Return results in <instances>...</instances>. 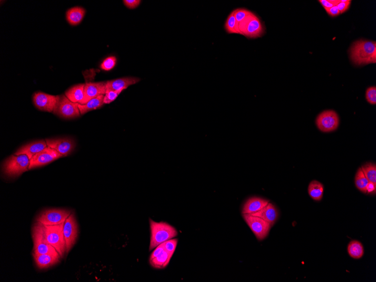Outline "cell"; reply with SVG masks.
<instances>
[{
    "label": "cell",
    "mask_w": 376,
    "mask_h": 282,
    "mask_svg": "<svg viewBox=\"0 0 376 282\" xmlns=\"http://www.w3.org/2000/svg\"><path fill=\"white\" fill-rule=\"evenodd\" d=\"M349 53L350 60L354 64H375L376 63V43L368 40H358L352 44Z\"/></svg>",
    "instance_id": "obj_1"
},
{
    "label": "cell",
    "mask_w": 376,
    "mask_h": 282,
    "mask_svg": "<svg viewBox=\"0 0 376 282\" xmlns=\"http://www.w3.org/2000/svg\"><path fill=\"white\" fill-rule=\"evenodd\" d=\"M151 237L149 250H152L159 244L174 239L178 233L174 226L165 222H156L149 219Z\"/></svg>",
    "instance_id": "obj_2"
},
{
    "label": "cell",
    "mask_w": 376,
    "mask_h": 282,
    "mask_svg": "<svg viewBox=\"0 0 376 282\" xmlns=\"http://www.w3.org/2000/svg\"><path fill=\"white\" fill-rule=\"evenodd\" d=\"M239 35L247 39L261 38L265 34V28L260 18L253 12L238 23Z\"/></svg>",
    "instance_id": "obj_3"
},
{
    "label": "cell",
    "mask_w": 376,
    "mask_h": 282,
    "mask_svg": "<svg viewBox=\"0 0 376 282\" xmlns=\"http://www.w3.org/2000/svg\"><path fill=\"white\" fill-rule=\"evenodd\" d=\"M64 223L57 225H43L46 240L56 249L61 256L64 258L66 254V243L63 233Z\"/></svg>",
    "instance_id": "obj_4"
},
{
    "label": "cell",
    "mask_w": 376,
    "mask_h": 282,
    "mask_svg": "<svg viewBox=\"0 0 376 282\" xmlns=\"http://www.w3.org/2000/svg\"><path fill=\"white\" fill-rule=\"evenodd\" d=\"M31 160L25 155H12L3 163V172L7 177L14 178L29 170Z\"/></svg>",
    "instance_id": "obj_5"
},
{
    "label": "cell",
    "mask_w": 376,
    "mask_h": 282,
    "mask_svg": "<svg viewBox=\"0 0 376 282\" xmlns=\"http://www.w3.org/2000/svg\"><path fill=\"white\" fill-rule=\"evenodd\" d=\"M32 237L34 254H59L47 241L44 229L41 223L37 222L33 226Z\"/></svg>",
    "instance_id": "obj_6"
},
{
    "label": "cell",
    "mask_w": 376,
    "mask_h": 282,
    "mask_svg": "<svg viewBox=\"0 0 376 282\" xmlns=\"http://www.w3.org/2000/svg\"><path fill=\"white\" fill-rule=\"evenodd\" d=\"M79 104L78 102H73L65 95H62L59 96L56 107L53 113L64 119L78 118L81 115Z\"/></svg>",
    "instance_id": "obj_7"
},
{
    "label": "cell",
    "mask_w": 376,
    "mask_h": 282,
    "mask_svg": "<svg viewBox=\"0 0 376 282\" xmlns=\"http://www.w3.org/2000/svg\"><path fill=\"white\" fill-rule=\"evenodd\" d=\"M243 218L258 240L262 241L267 237L272 227L268 222L251 214H243Z\"/></svg>",
    "instance_id": "obj_8"
},
{
    "label": "cell",
    "mask_w": 376,
    "mask_h": 282,
    "mask_svg": "<svg viewBox=\"0 0 376 282\" xmlns=\"http://www.w3.org/2000/svg\"><path fill=\"white\" fill-rule=\"evenodd\" d=\"M71 212L64 209H50L42 212L36 221L43 225H57L65 222Z\"/></svg>",
    "instance_id": "obj_9"
},
{
    "label": "cell",
    "mask_w": 376,
    "mask_h": 282,
    "mask_svg": "<svg viewBox=\"0 0 376 282\" xmlns=\"http://www.w3.org/2000/svg\"><path fill=\"white\" fill-rule=\"evenodd\" d=\"M339 123V117L333 110H327L320 113L316 119L317 128L324 133H330L336 130Z\"/></svg>",
    "instance_id": "obj_10"
},
{
    "label": "cell",
    "mask_w": 376,
    "mask_h": 282,
    "mask_svg": "<svg viewBox=\"0 0 376 282\" xmlns=\"http://www.w3.org/2000/svg\"><path fill=\"white\" fill-rule=\"evenodd\" d=\"M62 157L63 156L56 150L47 146L43 151L32 157L29 170L46 165Z\"/></svg>",
    "instance_id": "obj_11"
},
{
    "label": "cell",
    "mask_w": 376,
    "mask_h": 282,
    "mask_svg": "<svg viewBox=\"0 0 376 282\" xmlns=\"http://www.w3.org/2000/svg\"><path fill=\"white\" fill-rule=\"evenodd\" d=\"M78 222L74 214L70 216L65 222L63 227V233L66 243V254L71 251L74 246L78 237L79 228Z\"/></svg>",
    "instance_id": "obj_12"
},
{
    "label": "cell",
    "mask_w": 376,
    "mask_h": 282,
    "mask_svg": "<svg viewBox=\"0 0 376 282\" xmlns=\"http://www.w3.org/2000/svg\"><path fill=\"white\" fill-rule=\"evenodd\" d=\"M59 97V96L38 92L35 93L33 96V102L35 107L40 111L53 112Z\"/></svg>",
    "instance_id": "obj_13"
},
{
    "label": "cell",
    "mask_w": 376,
    "mask_h": 282,
    "mask_svg": "<svg viewBox=\"0 0 376 282\" xmlns=\"http://www.w3.org/2000/svg\"><path fill=\"white\" fill-rule=\"evenodd\" d=\"M46 142L47 146L56 150L63 157L68 156L76 146L75 141L69 138L47 139Z\"/></svg>",
    "instance_id": "obj_14"
},
{
    "label": "cell",
    "mask_w": 376,
    "mask_h": 282,
    "mask_svg": "<svg viewBox=\"0 0 376 282\" xmlns=\"http://www.w3.org/2000/svg\"><path fill=\"white\" fill-rule=\"evenodd\" d=\"M106 92H107L106 82L86 83L85 90H84L85 95H84L83 100L80 104H85L93 99L99 95L105 94Z\"/></svg>",
    "instance_id": "obj_15"
},
{
    "label": "cell",
    "mask_w": 376,
    "mask_h": 282,
    "mask_svg": "<svg viewBox=\"0 0 376 282\" xmlns=\"http://www.w3.org/2000/svg\"><path fill=\"white\" fill-rule=\"evenodd\" d=\"M47 146L46 141L41 140L30 142L21 146L14 154L15 155H25L31 160L36 154L41 152Z\"/></svg>",
    "instance_id": "obj_16"
},
{
    "label": "cell",
    "mask_w": 376,
    "mask_h": 282,
    "mask_svg": "<svg viewBox=\"0 0 376 282\" xmlns=\"http://www.w3.org/2000/svg\"><path fill=\"white\" fill-rule=\"evenodd\" d=\"M140 80L138 78H131V77L108 81L106 82L107 92L108 91H122L129 86L137 83Z\"/></svg>",
    "instance_id": "obj_17"
},
{
    "label": "cell",
    "mask_w": 376,
    "mask_h": 282,
    "mask_svg": "<svg viewBox=\"0 0 376 282\" xmlns=\"http://www.w3.org/2000/svg\"><path fill=\"white\" fill-rule=\"evenodd\" d=\"M36 265L40 269L49 268L60 262L61 259L59 254H34Z\"/></svg>",
    "instance_id": "obj_18"
},
{
    "label": "cell",
    "mask_w": 376,
    "mask_h": 282,
    "mask_svg": "<svg viewBox=\"0 0 376 282\" xmlns=\"http://www.w3.org/2000/svg\"><path fill=\"white\" fill-rule=\"evenodd\" d=\"M251 215L256 216V217L264 220L273 226L278 219V212L273 204L269 203L260 211Z\"/></svg>",
    "instance_id": "obj_19"
},
{
    "label": "cell",
    "mask_w": 376,
    "mask_h": 282,
    "mask_svg": "<svg viewBox=\"0 0 376 282\" xmlns=\"http://www.w3.org/2000/svg\"><path fill=\"white\" fill-rule=\"evenodd\" d=\"M269 203V201L260 197H251L244 203L242 214H253L260 211Z\"/></svg>",
    "instance_id": "obj_20"
},
{
    "label": "cell",
    "mask_w": 376,
    "mask_h": 282,
    "mask_svg": "<svg viewBox=\"0 0 376 282\" xmlns=\"http://www.w3.org/2000/svg\"><path fill=\"white\" fill-rule=\"evenodd\" d=\"M85 83L78 84V85L72 86L65 91V95L69 100L73 102H78L81 104L83 100L84 90H85Z\"/></svg>",
    "instance_id": "obj_21"
},
{
    "label": "cell",
    "mask_w": 376,
    "mask_h": 282,
    "mask_svg": "<svg viewBox=\"0 0 376 282\" xmlns=\"http://www.w3.org/2000/svg\"><path fill=\"white\" fill-rule=\"evenodd\" d=\"M85 10L81 7H74L69 9L66 13L67 20L72 25H79L83 19Z\"/></svg>",
    "instance_id": "obj_22"
},
{
    "label": "cell",
    "mask_w": 376,
    "mask_h": 282,
    "mask_svg": "<svg viewBox=\"0 0 376 282\" xmlns=\"http://www.w3.org/2000/svg\"><path fill=\"white\" fill-rule=\"evenodd\" d=\"M104 95H101L90 100L85 104H79V108L81 115H85L87 112L101 108L104 104Z\"/></svg>",
    "instance_id": "obj_23"
},
{
    "label": "cell",
    "mask_w": 376,
    "mask_h": 282,
    "mask_svg": "<svg viewBox=\"0 0 376 282\" xmlns=\"http://www.w3.org/2000/svg\"><path fill=\"white\" fill-rule=\"evenodd\" d=\"M173 254L170 253L165 250L156 258L149 259L151 266L155 269H163L169 265Z\"/></svg>",
    "instance_id": "obj_24"
},
{
    "label": "cell",
    "mask_w": 376,
    "mask_h": 282,
    "mask_svg": "<svg viewBox=\"0 0 376 282\" xmlns=\"http://www.w3.org/2000/svg\"><path fill=\"white\" fill-rule=\"evenodd\" d=\"M308 193L314 200L319 201L323 198L324 186L319 181H313L309 185Z\"/></svg>",
    "instance_id": "obj_25"
},
{
    "label": "cell",
    "mask_w": 376,
    "mask_h": 282,
    "mask_svg": "<svg viewBox=\"0 0 376 282\" xmlns=\"http://www.w3.org/2000/svg\"><path fill=\"white\" fill-rule=\"evenodd\" d=\"M348 251L350 257L359 259L364 255V248L362 244L359 241H353L348 245Z\"/></svg>",
    "instance_id": "obj_26"
},
{
    "label": "cell",
    "mask_w": 376,
    "mask_h": 282,
    "mask_svg": "<svg viewBox=\"0 0 376 282\" xmlns=\"http://www.w3.org/2000/svg\"><path fill=\"white\" fill-rule=\"evenodd\" d=\"M225 31L228 34L239 35L238 23L236 20L234 11L229 14L224 23Z\"/></svg>",
    "instance_id": "obj_27"
},
{
    "label": "cell",
    "mask_w": 376,
    "mask_h": 282,
    "mask_svg": "<svg viewBox=\"0 0 376 282\" xmlns=\"http://www.w3.org/2000/svg\"><path fill=\"white\" fill-rule=\"evenodd\" d=\"M355 182L357 189L364 193H367L366 187L369 181L363 173L361 167L356 172Z\"/></svg>",
    "instance_id": "obj_28"
},
{
    "label": "cell",
    "mask_w": 376,
    "mask_h": 282,
    "mask_svg": "<svg viewBox=\"0 0 376 282\" xmlns=\"http://www.w3.org/2000/svg\"><path fill=\"white\" fill-rule=\"evenodd\" d=\"M363 173L370 182L376 184V166L372 163L365 164L361 167Z\"/></svg>",
    "instance_id": "obj_29"
},
{
    "label": "cell",
    "mask_w": 376,
    "mask_h": 282,
    "mask_svg": "<svg viewBox=\"0 0 376 282\" xmlns=\"http://www.w3.org/2000/svg\"><path fill=\"white\" fill-rule=\"evenodd\" d=\"M234 13H235V16L237 23H239L240 22L243 21L246 17L249 16L252 13L251 11L248 10L245 8H237L233 10Z\"/></svg>",
    "instance_id": "obj_30"
},
{
    "label": "cell",
    "mask_w": 376,
    "mask_h": 282,
    "mask_svg": "<svg viewBox=\"0 0 376 282\" xmlns=\"http://www.w3.org/2000/svg\"><path fill=\"white\" fill-rule=\"evenodd\" d=\"M117 59L115 57H109L106 58L101 64L100 68L103 70L108 71L115 67Z\"/></svg>",
    "instance_id": "obj_31"
},
{
    "label": "cell",
    "mask_w": 376,
    "mask_h": 282,
    "mask_svg": "<svg viewBox=\"0 0 376 282\" xmlns=\"http://www.w3.org/2000/svg\"><path fill=\"white\" fill-rule=\"evenodd\" d=\"M366 98L367 101L369 103L372 105H376V87L375 86H372L368 88L366 91Z\"/></svg>",
    "instance_id": "obj_32"
},
{
    "label": "cell",
    "mask_w": 376,
    "mask_h": 282,
    "mask_svg": "<svg viewBox=\"0 0 376 282\" xmlns=\"http://www.w3.org/2000/svg\"><path fill=\"white\" fill-rule=\"evenodd\" d=\"M120 91H108L105 93L104 98V104H109L115 101L119 95L121 93Z\"/></svg>",
    "instance_id": "obj_33"
},
{
    "label": "cell",
    "mask_w": 376,
    "mask_h": 282,
    "mask_svg": "<svg viewBox=\"0 0 376 282\" xmlns=\"http://www.w3.org/2000/svg\"><path fill=\"white\" fill-rule=\"evenodd\" d=\"M178 240L177 239L170 240L163 243L165 250L170 253L174 254L177 246Z\"/></svg>",
    "instance_id": "obj_34"
},
{
    "label": "cell",
    "mask_w": 376,
    "mask_h": 282,
    "mask_svg": "<svg viewBox=\"0 0 376 282\" xmlns=\"http://www.w3.org/2000/svg\"><path fill=\"white\" fill-rule=\"evenodd\" d=\"M351 0H341L340 2L337 5V8L340 12V14H343L348 11L350 8V5H351Z\"/></svg>",
    "instance_id": "obj_35"
},
{
    "label": "cell",
    "mask_w": 376,
    "mask_h": 282,
    "mask_svg": "<svg viewBox=\"0 0 376 282\" xmlns=\"http://www.w3.org/2000/svg\"><path fill=\"white\" fill-rule=\"evenodd\" d=\"M340 1L341 0H319V1L324 9L331 8L332 7L337 6Z\"/></svg>",
    "instance_id": "obj_36"
},
{
    "label": "cell",
    "mask_w": 376,
    "mask_h": 282,
    "mask_svg": "<svg viewBox=\"0 0 376 282\" xmlns=\"http://www.w3.org/2000/svg\"><path fill=\"white\" fill-rule=\"evenodd\" d=\"M140 0H124V4L128 8L133 9L140 5Z\"/></svg>",
    "instance_id": "obj_37"
},
{
    "label": "cell",
    "mask_w": 376,
    "mask_h": 282,
    "mask_svg": "<svg viewBox=\"0 0 376 282\" xmlns=\"http://www.w3.org/2000/svg\"><path fill=\"white\" fill-rule=\"evenodd\" d=\"M326 10V12L332 17H335L338 16L340 14L338 10L337 6L331 7V8L324 9Z\"/></svg>",
    "instance_id": "obj_38"
},
{
    "label": "cell",
    "mask_w": 376,
    "mask_h": 282,
    "mask_svg": "<svg viewBox=\"0 0 376 282\" xmlns=\"http://www.w3.org/2000/svg\"><path fill=\"white\" fill-rule=\"evenodd\" d=\"M165 250V248L163 247V244H160L157 247L154 251H153L151 256L150 259H153L157 257V256H158L159 254H161L162 252Z\"/></svg>",
    "instance_id": "obj_39"
},
{
    "label": "cell",
    "mask_w": 376,
    "mask_h": 282,
    "mask_svg": "<svg viewBox=\"0 0 376 282\" xmlns=\"http://www.w3.org/2000/svg\"><path fill=\"white\" fill-rule=\"evenodd\" d=\"M376 189V184L374 182L369 181L367 185L366 191L368 193H375Z\"/></svg>",
    "instance_id": "obj_40"
}]
</instances>
